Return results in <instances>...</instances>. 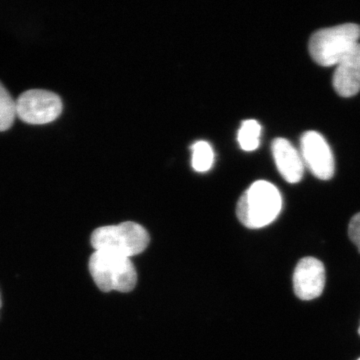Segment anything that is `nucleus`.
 <instances>
[{"mask_svg":"<svg viewBox=\"0 0 360 360\" xmlns=\"http://www.w3.org/2000/svg\"><path fill=\"white\" fill-rule=\"evenodd\" d=\"M281 207L283 198L278 188L269 181L258 180L239 198L236 215L248 229H262L276 219Z\"/></svg>","mask_w":360,"mask_h":360,"instance_id":"obj_1","label":"nucleus"},{"mask_svg":"<svg viewBox=\"0 0 360 360\" xmlns=\"http://www.w3.org/2000/svg\"><path fill=\"white\" fill-rule=\"evenodd\" d=\"M89 269L97 288L103 292H129L137 283V274L129 257L106 250H96Z\"/></svg>","mask_w":360,"mask_h":360,"instance_id":"obj_2","label":"nucleus"},{"mask_svg":"<svg viewBox=\"0 0 360 360\" xmlns=\"http://www.w3.org/2000/svg\"><path fill=\"white\" fill-rule=\"evenodd\" d=\"M359 39L360 26L355 23L322 28L310 37L309 53L319 65H336L359 44Z\"/></svg>","mask_w":360,"mask_h":360,"instance_id":"obj_3","label":"nucleus"},{"mask_svg":"<svg viewBox=\"0 0 360 360\" xmlns=\"http://www.w3.org/2000/svg\"><path fill=\"white\" fill-rule=\"evenodd\" d=\"M90 241L96 250L110 251L130 258L146 250L149 236L141 224L127 221L98 227L92 232Z\"/></svg>","mask_w":360,"mask_h":360,"instance_id":"obj_4","label":"nucleus"},{"mask_svg":"<svg viewBox=\"0 0 360 360\" xmlns=\"http://www.w3.org/2000/svg\"><path fill=\"white\" fill-rule=\"evenodd\" d=\"M16 115L32 124L53 122L63 111V101L56 92L46 89H28L15 101Z\"/></svg>","mask_w":360,"mask_h":360,"instance_id":"obj_5","label":"nucleus"},{"mask_svg":"<svg viewBox=\"0 0 360 360\" xmlns=\"http://www.w3.org/2000/svg\"><path fill=\"white\" fill-rule=\"evenodd\" d=\"M300 155L305 167L321 180L333 179L335 172V156L330 146L319 132L309 130L300 139Z\"/></svg>","mask_w":360,"mask_h":360,"instance_id":"obj_6","label":"nucleus"},{"mask_svg":"<svg viewBox=\"0 0 360 360\" xmlns=\"http://www.w3.org/2000/svg\"><path fill=\"white\" fill-rule=\"evenodd\" d=\"M326 286V267L315 257H304L298 262L293 274V290L302 300L319 297Z\"/></svg>","mask_w":360,"mask_h":360,"instance_id":"obj_7","label":"nucleus"},{"mask_svg":"<svg viewBox=\"0 0 360 360\" xmlns=\"http://www.w3.org/2000/svg\"><path fill=\"white\" fill-rule=\"evenodd\" d=\"M333 89L340 96L350 97L360 90V44L355 45L336 65Z\"/></svg>","mask_w":360,"mask_h":360,"instance_id":"obj_8","label":"nucleus"},{"mask_svg":"<svg viewBox=\"0 0 360 360\" xmlns=\"http://www.w3.org/2000/svg\"><path fill=\"white\" fill-rule=\"evenodd\" d=\"M272 155L279 174L290 184H297L304 172V162L300 153L288 139L278 137L272 142Z\"/></svg>","mask_w":360,"mask_h":360,"instance_id":"obj_9","label":"nucleus"},{"mask_svg":"<svg viewBox=\"0 0 360 360\" xmlns=\"http://www.w3.org/2000/svg\"><path fill=\"white\" fill-rule=\"evenodd\" d=\"M262 125L255 120H245L238 130V141L245 151L255 150L259 146Z\"/></svg>","mask_w":360,"mask_h":360,"instance_id":"obj_10","label":"nucleus"},{"mask_svg":"<svg viewBox=\"0 0 360 360\" xmlns=\"http://www.w3.org/2000/svg\"><path fill=\"white\" fill-rule=\"evenodd\" d=\"M191 150H193L191 165L193 169L198 172H208L214 162V153L212 146L206 141H196L191 146Z\"/></svg>","mask_w":360,"mask_h":360,"instance_id":"obj_11","label":"nucleus"},{"mask_svg":"<svg viewBox=\"0 0 360 360\" xmlns=\"http://www.w3.org/2000/svg\"><path fill=\"white\" fill-rule=\"evenodd\" d=\"M15 115V101L0 82V131L8 129L13 125Z\"/></svg>","mask_w":360,"mask_h":360,"instance_id":"obj_12","label":"nucleus"},{"mask_svg":"<svg viewBox=\"0 0 360 360\" xmlns=\"http://www.w3.org/2000/svg\"><path fill=\"white\" fill-rule=\"evenodd\" d=\"M348 236L360 253V212L350 219L348 225Z\"/></svg>","mask_w":360,"mask_h":360,"instance_id":"obj_13","label":"nucleus"},{"mask_svg":"<svg viewBox=\"0 0 360 360\" xmlns=\"http://www.w3.org/2000/svg\"><path fill=\"white\" fill-rule=\"evenodd\" d=\"M0 309H1V295H0Z\"/></svg>","mask_w":360,"mask_h":360,"instance_id":"obj_14","label":"nucleus"},{"mask_svg":"<svg viewBox=\"0 0 360 360\" xmlns=\"http://www.w3.org/2000/svg\"><path fill=\"white\" fill-rule=\"evenodd\" d=\"M359 335H360V326H359Z\"/></svg>","mask_w":360,"mask_h":360,"instance_id":"obj_15","label":"nucleus"},{"mask_svg":"<svg viewBox=\"0 0 360 360\" xmlns=\"http://www.w3.org/2000/svg\"><path fill=\"white\" fill-rule=\"evenodd\" d=\"M357 360H360V359H357Z\"/></svg>","mask_w":360,"mask_h":360,"instance_id":"obj_16","label":"nucleus"}]
</instances>
